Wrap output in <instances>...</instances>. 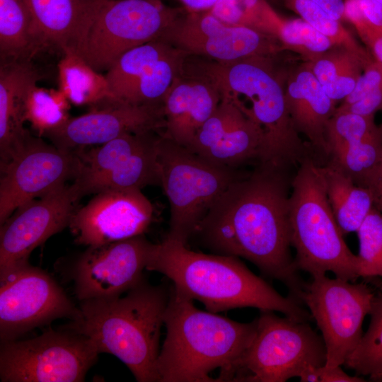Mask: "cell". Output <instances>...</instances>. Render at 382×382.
<instances>
[{"label":"cell","mask_w":382,"mask_h":382,"mask_svg":"<svg viewBox=\"0 0 382 382\" xmlns=\"http://www.w3.org/2000/svg\"><path fill=\"white\" fill-rule=\"evenodd\" d=\"M286 169L258 163L219 197L193 236L212 253L243 257L303 304L306 282L291 253Z\"/></svg>","instance_id":"obj_1"},{"label":"cell","mask_w":382,"mask_h":382,"mask_svg":"<svg viewBox=\"0 0 382 382\" xmlns=\"http://www.w3.org/2000/svg\"><path fill=\"white\" fill-rule=\"evenodd\" d=\"M146 270L164 274L178 294L199 301L212 313L253 307L299 321L313 320L302 303L281 295L236 256L195 252L165 238L153 244Z\"/></svg>","instance_id":"obj_2"},{"label":"cell","mask_w":382,"mask_h":382,"mask_svg":"<svg viewBox=\"0 0 382 382\" xmlns=\"http://www.w3.org/2000/svg\"><path fill=\"white\" fill-rule=\"evenodd\" d=\"M166 335L157 361L158 382L233 381L256 330V319L240 323L196 308L171 285L164 315Z\"/></svg>","instance_id":"obj_3"},{"label":"cell","mask_w":382,"mask_h":382,"mask_svg":"<svg viewBox=\"0 0 382 382\" xmlns=\"http://www.w3.org/2000/svg\"><path fill=\"white\" fill-rule=\"evenodd\" d=\"M171 285L144 277L124 296L81 301L79 316L66 329L93 341L99 353L117 357L139 382H158L161 329Z\"/></svg>","instance_id":"obj_4"},{"label":"cell","mask_w":382,"mask_h":382,"mask_svg":"<svg viewBox=\"0 0 382 382\" xmlns=\"http://www.w3.org/2000/svg\"><path fill=\"white\" fill-rule=\"evenodd\" d=\"M270 57L254 56L227 62L209 60L197 64V70L260 127L264 138L260 163L287 170L307 158V150L292 123L284 87Z\"/></svg>","instance_id":"obj_5"},{"label":"cell","mask_w":382,"mask_h":382,"mask_svg":"<svg viewBox=\"0 0 382 382\" xmlns=\"http://www.w3.org/2000/svg\"><path fill=\"white\" fill-rule=\"evenodd\" d=\"M289 216L291 246L299 271L311 277L330 272L354 282L357 256L347 245L329 204L320 165L307 157L291 183Z\"/></svg>","instance_id":"obj_6"},{"label":"cell","mask_w":382,"mask_h":382,"mask_svg":"<svg viewBox=\"0 0 382 382\" xmlns=\"http://www.w3.org/2000/svg\"><path fill=\"white\" fill-rule=\"evenodd\" d=\"M158 162L161 187L170 204L166 238L187 245L212 205L245 172L214 164L163 132L158 143Z\"/></svg>","instance_id":"obj_7"},{"label":"cell","mask_w":382,"mask_h":382,"mask_svg":"<svg viewBox=\"0 0 382 382\" xmlns=\"http://www.w3.org/2000/svg\"><path fill=\"white\" fill-rule=\"evenodd\" d=\"M185 10L161 0H99L73 52L96 71H108L127 51L163 38Z\"/></svg>","instance_id":"obj_8"},{"label":"cell","mask_w":382,"mask_h":382,"mask_svg":"<svg viewBox=\"0 0 382 382\" xmlns=\"http://www.w3.org/2000/svg\"><path fill=\"white\" fill-rule=\"evenodd\" d=\"M254 337L242 356L233 381L284 382L309 366H322L326 349L309 322L272 311H260Z\"/></svg>","instance_id":"obj_9"},{"label":"cell","mask_w":382,"mask_h":382,"mask_svg":"<svg viewBox=\"0 0 382 382\" xmlns=\"http://www.w3.org/2000/svg\"><path fill=\"white\" fill-rule=\"evenodd\" d=\"M88 337L52 329L25 340L1 343L2 382H81L99 354Z\"/></svg>","instance_id":"obj_10"},{"label":"cell","mask_w":382,"mask_h":382,"mask_svg":"<svg viewBox=\"0 0 382 382\" xmlns=\"http://www.w3.org/2000/svg\"><path fill=\"white\" fill-rule=\"evenodd\" d=\"M326 274L312 277L301 295L322 333L326 368L339 366L359 345L362 324L375 295L366 283H352Z\"/></svg>","instance_id":"obj_11"},{"label":"cell","mask_w":382,"mask_h":382,"mask_svg":"<svg viewBox=\"0 0 382 382\" xmlns=\"http://www.w3.org/2000/svg\"><path fill=\"white\" fill-rule=\"evenodd\" d=\"M79 308L47 272L28 263L0 279L1 343L62 318L71 320Z\"/></svg>","instance_id":"obj_12"},{"label":"cell","mask_w":382,"mask_h":382,"mask_svg":"<svg viewBox=\"0 0 382 382\" xmlns=\"http://www.w3.org/2000/svg\"><path fill=\"white\" fill-rule=\"evenodd\" d=\"M79 169L76 150L49 144L30 133L11 158L1 164L0 225L22 205L75 180Z\"/></svg>","instance_id":"obj_13"},{"label":"cell","mask_w":382,"mask_h":382,"mask_svg":"<svg viewBox=\"0 0 382 382\" xmlns=\"http://www.w3.org/2000/svg\"><path fill=\"white\" fill-rule=\"evenodd\" d=\"M81 197L74 182L64 185L22 205L1 225L0 279L28 263L36 247L69 226Z\"/></svg>","instance_id":"obj_14"},{"label":"cell","mask_w":382,"mask_h":382,"mask_svg":"<svg viewBox=\"0 0 382 382\" xmlns=\"http://www.w3.org/2000/svg\"><path fill=\"white\" fill-rule=\"evenodd\" d=\"M163 39L188 55L221 62L272 56L284 50L275 38L248 27L228 24L209 11L185 10Z\"/></svg>","instance_id":"obj_15"},{"label":"cell","mask_w":382,"mask_h":382,"mask_svg":"<svg viewBox=\"0 0 382 382\" xmlns=\"http://www.w3.org/2000/svg\"><path fill=\"white\" fill-rule=\"evenodd\" d=\"M153 244L141 234L88 247L73 267L77 299L116 297L135 286L144 278Z\"/></svg>","instance_id":"obj_16"},{"label":"cell","mask_w":382,"mask_h":382,"mask_svg":"<svg viewBox=\"0 0 382 382\" xmlns=\"http://www.w3.org/2000/svg\"><path fill=\"white\" fill-rule=\"evenodd\" d=\"M96 194L71 217L69 226L76 243L99 246L144 234L151 221L153 207L141 190Z\"/></svg>","instance_id":"obj_17"},{"label":"cell","mask_w":382,"mask_h":382,"mask_svg":"<svg viewBox=\"0 0 382 382\" xmlns=\"http://www.w3.org/2000/svg\"><path fill=\"white\" fill-rule=\"evenodd\" d=\"M188 149L218 166L241 169L262 161L264 138L260 127L231 99L221 96Z\"/></svg>","instance_id":"obj_18"},{"label":"cell","mask_w":382,"mask_h":382,"mask_svg":"<svg viewBox=\"0 0 382 382\" xmlns=\"http://www.w3.org/2000/svg\"><path fill=\"white\" fill-rule=\"evenodd\" d=\"M163 129L162 104L109 103L69 118L42 136L59 148L76 150L101 145L127 133Z\"/></svg>","instance_id":"obj_19"},{"label":"cell","mask_w":382,"mask_h":382,"mask_svg":"<svg viewBox=\"0 0 382 382\" xmlns=\"http://www.w3.org/2000/svg\"><path fill=\"white\" fill-rule=\"evenodd\" d=\"M178 75L163 102V134L186 148L192 144L197 133L218 107L221 93L209 79L197 71Z\"/></svg>","instance_id":"obj_20"},{"label":"cell","mask_w":382,"mask_h":382,"mask_svg":"<svg viewBox=\"0 0 382 382\" xmlns=\"http://www.w3.org/2000/svg\"><path fill=\"white\" fill-rule=\"evenodd\" d=\"M286 108L295 129L327 155L325 129L337 103L324 91L306 64L291 74L284 87Z\"/></svg>","instance_id":"obj_21"},{"label":"cell","mask_w":382,"mask_h":382,"mask_svg":"<svg viewBox=\"0 0 382 382\" xmlns=\"http://www.w3.org/2000/svg\"><path fill=\"white\" fill-rule=\"evenodd\" d=\"M39 47L74 52L99 0H25Z\"/></svg>","instance_id":"obj_22"},{"label":"cell","mask_w":382,"mask_h":382,"mask_svg":"<svg viewBox=\"0 0 382 382\" xmlns=\"http://www.w3.org/2000/svg\"><path fill=\"white\" fill-rule=\"evenodd\" d=\"M40 79L25 59L1 62L0 67V157L7 162L30 132L23 127L24 104L30 89Z\"/></svg>","instance_id":"obj_23"},{"label":"cell","mask_w":382,"mask_h":382,"mask_svg":"<svg viewBox=\"0 0 382 382\" xmlns=\"http://www.w3.org/2000/svg\"><path fill=\"white\" fill-rule=\"evenodd\" d=\"M161 135L112 170L74 180L81 196L107 190H141L149 185L161 186L158 147Z\"/></svg>","instance_id":"obj_24"},{"label":"cell","mask_w":382,"mask_h":382,"mask_svg":"<svg viewBox=\"0 0 382 382\" xmlns=\"http://www.w3.org/2000/svg\"><path fill=\"white\" fill-rule=\"evenodd\" d=\"M320 170L329 204L342 234L357 232L375 207L372 194L356 185L330 161L320 166Z\"/></svg>","instance_id":"obj_25"},{"label":"cell","mask_w":382,"mask_h":382,"mask_svg":"<svg viewBox=\"0 0 382 382\" xmlns=\"http://www.w3.org/2000/svg\"><path fill=\"white\" fill-rule=\"evenodd\" d=\"M379 126V125H378ZM329 161L356 185L372 194L375 207L382 209V137L379 131L331 154Z\"/></svg>","instance_id":"obj_26"},{"label":"cell","mask_w":382,"mask_h":382,"mask_svg":"<svg viewBox=\"0 0 382 382\" xmlns=\"http://www.w3.org/2000/svg\"><path fill=\"white\" fill-rule=\"evenodd\" d=\"M57 66L59 91L76 105L114 103L105 76L71 51H66Z\"/></svg>","instance_id":"obj_27"},{"label":"cell","mask_w":382,"mask_h":382,"mask_svg":"<svg viewBox=\"0 0 382 382\" xmlns=\"http://www.w3.org/2000/svg\"><path fill=\"white\" fill-rule=\"evenodd\" d=\"M40 47L25 0H0V54L1 62L24 59Z\"/></svg>","instance_id":"obj_28"},{"label":"cell","mask_w":382,"mask_h":382,"mask_svg":"<svg viewBox=\"0 0 382 382\" xmlns=\"http://www.w3.org/2000/svg\"><path fill=\"white\" fill-rule=\"evenodd\" d=\"M174 45L160 38L132 48L122 54L105 75L117 103L120 94L141 79Z\"/></svg>","instance_id":"obj_29"},{"label":"cell","mask_w":382,"mask_h":382,"mask_svg":"<svg viewBox=\"0 0 382 382\" xmlns=\"http://www.w3.org/2000/svg\"><path fill=\"white\" fill-rule=\"evenodd\" d=\"M378 277L365 279L379 289L374 295L369 312L371 320L367 331L346 359L344 365L358 375L369 376L374 381L382 377V282Z\"/></svg>","instance_id":"obj_30"},{"label":"cell","mask_w":382,"mask_h":382,"mask_svg":"<svg viewBox=\"0 0 382 382\" xmlns=\"http://www.w3.org/2000/svg\"><path fill=\"white\" fill-rule=\"evenodd\" d=\"M285 6L298 14L318 32L328 37L335 46L354 52L366 62L374 57L364 48L342 22L330 16L325 10L310 0H283Z\"/></svg>","instance_id":"obj_31"},{"label":"cell","mask_w":382,"mask_h":382,"mask_svg":"<svg viewBox=\"0 0 382 382\" xmlns=\"http://www.w3.org/2000/svg\"><path fill=\"white\" fill-rule=\"evenodd\" d=\"M66 100L60 91L48 90L34 85L25 100V122H29L38 134L42 136L69 118Z\"/></svg>","instance_id":"obj_32"},{"label":"cell","mask_w":382,"mask_h":382,"mask_svg":"<svg viewBox=\"0 0 382 382\" xmlns=\"http://www.w3.org/2000/svg\"><path fill=\"white\" fill-rule=\"evenodd\" d=\"M379 131L374 116L350 112H335L325 129L327 156Z\"/></svg>","instance_id":"obj_33"},{"label":"cell","mask_w":382,"mask_h":382,"mask_svg":"<svg viewBox=\"0 0 382 382\" xmlns=\"http://www.w3.org/2000/svg\"><path fill=\"white\" fill-rule=\"evenodd\" d=\"M359 277H382V213L374 207L357 231Z\"/></svg>","instance_id":"obj_34"},{"label":"cell","mask_w":382,"mask_h":382,"mask_svg":"<svg viewBox=\"0 0 382 382\" xmlns=\"http://www.w3.org/2000/svg\"><path fill=\"white\" fill-rule=\"evenodd\" d=\"M358 60L365 65L369 63L346 48L334 46L314 57L306 64L323 86L331 82L346 68Z\"/></svg>","instance_id":"obj_35"},{"label":"cell","mask_w":382,"mask_h":382,"mask_svg":"<svg viewBox=\"0 0 382 382\" xmlns=\"http://www.w3.org/2000/svg\"><path fill=\"white\" fill-rule=\"evenodd\" d=\"M364 66L359 60L352 63L334 80L322 86L325 93L335 103L344 100L354 89Z\"/></svg>","instance_id":"obj_36"},{"label":"cell","mask_w":382,"mask_h":382,"mask_svg":"<svg viewBox=\"0 0 382 382\" xmlns=\"http://www.w3.org/2000/svg\"><path fill=\"white\" fill-rule=\"evenodd\" d=\"M381 86L382 63L374 58L364 66L354 89L342 103H353Z\"/></svg>","instance_id":"obj_37"},{"label":"cell","mask_w":382,"mask_h":382,"mask_svg":"<svg viewBox=\"0 0 382 382\" xmlns=\"http://www.w3.org/2000/svg\"><path fill=\"white\" fill-rule=\"evenodd\" d=\"M299 378L301 382H363L359 376H349L340 367L326 368L324 366H310L306 368Z\"/></svg>","instance_id":"obj_38"},{"label":"cell","mask_w":382,"mask_h":382,"mask_svg":"<svg viewBox=\"0 0 382 382\" xmlns=\"http://www.w3.org/2000/svg\"><path fill=\"white\" fill-rule=\"evenodd\" d=\"M335 111L375 116L377 112L382 111V86L353 103H341L337 107Z\"/></svg>","instance_id":"obj_39"},{"label":"cell","mask_w":382,"mask_h":382,"mask_svg":"<svg viewBox=\"0 0 382 382\" xmlns=\"http://www.w3.org/2000/svg\"><path fill=\"white\" fill-rule=\"evenodd\" d=\"M345 16L355 28L358 35L363 40L372 29L366 19L358 0H345Z\"/></svg>","instance_id":"obj_40"},{"label":"cell","mask_w":382,"mask_h":382,"mask_svg":"<svg viewBox=\"0 0 382 382\" xmlns=\"http://www.w3.org/2000/svg\"><path fill=\"white\" fill-rule=\"evenodd\" d=\"M371 28L382 35V6L374 0H358Z\"/></svg>","instance_id":"obj_41"},{"label":"cell","mask_w":382,"mask_h":382,"mask_svg":"<svg viewBox=\"0 0 382 382\" xmlns=\"http://www.w3.org/2000/svg\"><path fill=\"white\" fill-rule=\"evenodd\" d=\"M325 10L330 16L341 22L346 21L345 0H310Z\"/></svg>","instance_id":"obj_42"},{"label":"cell","mask_w":382,"mask_h":382,"mask_svg":"<svg viewBox=\"0 0 382 382\" xmlns=\"http://www.w3.org/2000/svg\"><path fill=\"white\" fill-rule=\"evenodd\" d=\"M373 57L382 63V35L373 28L362 40Z\"/></svg>","instance_id":"obj_43"},{"label":"cell","mask_w":382,"mask_h":382,"mask_svg":"<svg viewBox=\"0 0 382 382\" xmlns=\"http://www.w3.org/2000/svg\"><path fill=\"white\" fill-rule=\"evenodd\" d=\"M189 12H200L210 10L219 0H178Z\"/></svg>","instance_id":"obj_44"},{"label":"cell","mask_w":382,"mask_h":382,"mask_svg":"<svg viewBox=\"0 0 382 382\" xmlns=\"http://www.w3.org/2000/svg\"><path fill=\"white\" fill-rule=\"evenodd\" d=\"M379 128H380V131H381V137H382V123L379 125ZM381 212L382 213V209H381Z\"/></svg>","instance_id":"obj_45"},{"label":"cell","mask_w":382,"mask_h":382,"mask_svg":"<svg viewBox=\"0 0 382 382\" xmlns=\"http://www.w3.org/2000/svg\"><path fill=\"white\" fill-rule=\"evenodd\" d=\"M382 6V0H374Z\"/></svg>","instance_id":"obj_46"},{"label":"cell","mask_w":382,"mask_h":382,"mask_svg":"<svg viewBox=\"0 0 382 382\" xmlns=\"http://www.w3.org/2000/svg\"><path fill=\"white\" fill-rule=\"evenodd\" d=\"M378 381H382V377L379 378Z\"/></svg>","instance_id":"obj_47"}]
</instances>
